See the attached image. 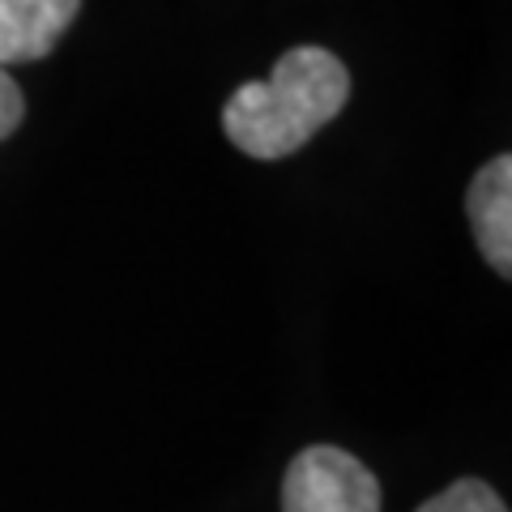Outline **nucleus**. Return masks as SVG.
<instances>
[{"label":"nucleus","instance_id":"nucleus-1","mask_svg":"<svg viewBox=\"0 0 512 512\" xmlns=\"http://www.w3.org/2000/svg\"><path fill=\"white\" fill-rule=\"evenodd\" d=\"M350 99L346 64L325 47L282 52L265 82H244L222 107V133L244 154L274 163L303 150Z\"/></svg>","mask_w":512,"mask_h":512},{"label":"nucleus","instance_id":"nucleus-2","mask_svg":"<svg viewBox=\"0 0 512 512\" xmlns=\"http://www.w3.org/2000/svg\"><path fill=\"white\" fill-rule=\"evenodd\" d=\"M282 512H380V483L346 448L312 444L286 466Z\"/></svg>","mask_w":512,"mask_h":512},{"label":"nucleus","instance_id":"nucleus-3","mask_svg":"<svg viewBox=\"0 0 512 512\" xmlns=\"http://www.w3.org/2000/svg\"><path fill=\"white\" fill-rule=\"evenodd\" d=\"M82 0H0V69L52 56Z\"/></svg>","mask_w":512,"mask_h":512},{"label":"nucleus","instance_id":"nucleus-4","mask_svg":"<svg viewBox=\"0 0 512 512\" xmlns=\"http://www.w3.org/2000/svg\"><path fill=\"white\" fill-rule=\"evenodd\" d=\"M466 210L474 222L478 248L500 278H512V158L500 154L474 175Z\"/></svg>","mask_w":512,"mask_h":512},{"label":"nucleus","instance_id":"nucleus-5","mask_svg":"<svg viewBox=\"0 0 512 512\" xmlns=\"http://www.w3.org/2000/svg\"><path fill=\"white\" fill-rule=\"evenodd\" d=\"M414 512H508V508L487 483H478V478H461V483L440 491L436 500L419 504Z\"/></svg>","mask_w":512,"mask_h":512},{"label":"nucleus","instance_id":"nucleus-6","mask_svg":"<svg viewBox=\"0 0 512 512\" xmlns=\"http://www.w3.org/2000/svg\"><path fill=\"white\" fill-rule=\"evenodd\" d=\"M22 116H26V99H22V90H18V82H13V77H9L5 69H0V141L18 133Z\"/></svg>","mask_w":512,"mask_h":512}]
</instances>
